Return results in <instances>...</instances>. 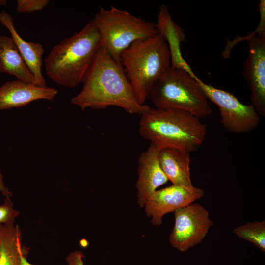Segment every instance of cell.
<instances>
[{
	"label": "cell",
	"instance_id": "cell-1",
	"mask_svg": "<svg viewBox=\"0 0 265 265\" xmlns=\"http://www.w3.org/2000/svg\"><path fill=\"white\" fill-rule=\"evenodd\" d=\"M82 83L81 90L70 100L82 110L114 106L140 116L150 108L139 103L121 63L102 46Z\"/></svg>",
	"mask_w": 265,
	"mask_h": 265
},
{
	"label": "cell",
	"instance_id": "cell-2",
	"mask_svg": "<svg viewBox=\"0 0 265 265\" xmlns=\"http://www.w3.org/2000/svg\"><path fill=\"white\" fill-rule=\"evenodd\" d=\"M101 47L98 30L91 20L53 48L44 61L46 73L58 85L75 88L83 82Z\"/></svg>",
	"mask_w": 265,
	"mask_h": 265
},
{
	"label": "cell",
	"instance_id": "cell-3",
	"mask_svg": "<svg viewBox=\"0 0 265 265\" xmlns=\"http://www.w3.org/2000/svg\"><path fill=\"white\" fill-rule=\"evenodd\" d=\"M200 119L184 110L150 108L140 115L139 133L159 150L174 148L189 153L197 151L207 135Z\"/></svg>",
	"mask_w": 265,
	"mask_h": 265
},
{
	"label": "cell",
	"instance_id": "cell-4",
	"mask_svg": "<svg viewBox=\"0 0 265 265\" xmlns=\"http://www.w3.org/2000/svg\"><path fill=\"white\" fill-rule=\"evenodd\" d=\"M120 61L141 105H145L155 83L171 66L168 45L159 34L133 42L122 53Z\"/></svg>",
	"mask_w": 265,
	"mask_h": 265
},
{
	"label": "cell",
	"instance_id": "cell-5",
	"mask_svg": "<svg viewBox=\"0 0 265 265\" xmlns=\"http://www.w3.org/2000/svg\"><path fill=\"white\" fill-rule=\"evenodd\" d=\"M199 80L184 69L170 66L155 83L148 97L156 108L182 110L201 119L209 116L212 108Z\"/></svg>",
	"mask_w": 265,
	"mask_h": 265
},
{
	"label": "cell",
	"instance_id": "cell-6",
	"mask_svg": "<svg viewBox=\"0 0 265 265\" xmlns=\"http://www.w3.org/2000/svg\"><path fill=\"white\" fill-rule=\"evenodd\" d=\"M92 20L102 47L119 62L122 53L133 42L158 34L155 23L113 6L109 9L102 7Z\"/></svg>",
	"mask_w": 265,
	"mask_h": 265
},
{
	"label": "cell",
	"instance_id": "cell-7",
	"mask_svg": "<svg viewBox=\"0 0 265 265\" xmlns=\"http://www.w3.org/2000/svg\"><path fill=\"white\" fill-rule=\"evenodd\" d=\"M199 83L208 99L218 107L220 123L227 131L246 133L255 130L260 122V116L251 104L242 103L232 93L216 88L199 80Z\"/></svg>",
	"mask_w": 265,
	"mask_h": 265
},
{
	"label": "cell",
	"instance_id": "cell-8",
	"mask_svg": "<svg viewBox=\"0 0 265 265\" xmlns=\"http://www.w3.org/2000/svg\"><path fill=\"white\" fill-rule=\"evenodd\" d=\"M175 223L169 236L173 247L185 252L200 243L213 225L207 210L192 203L174 211Z\"/></svg>",
	"mask_w": 265,
	"mask_h": 265
},
{
	"label": "cell",
	"instance_id": "cell-9",
	"mask_svg": "<svg viewBox=\"0 0 265 265\" xmlns=\"http://www.w3.org/2000/svg\"><path fill=\"white\" fill-rule=\"evenodd\" d=\"M265 25L259 22L257 29L245 39L249 54L243 63L242 74L248 82L251 104L260 116L265 115Z\"/></svg>",
	"mask_w": 265,
	"mask_h": 265
},
{
	"label": "cell",
	"instance_id": "cell-10",
	"mask_svg": "<svg viewBox=\"0 0 265 265\" xmlns=\"http://www.w3.org/2000/svg\"><path fill=\"white\" fill-rule=\"evenodd\" d=\"M204 194L200 187L187 188L172 185L155 191L146 200L144 206L147 215L152 218V223L159 226L165 214L193 203Z\"/></svg>",
	"mask_w": 265,
	"mask_h": 265
},
{
	"label": "cell",
	"instance_id": "cell-11",
	"mask_svg": "<svg viewBox=\"0 0 265 265\" xmlns=\"http://www.w3.org/2000/svg\"><path fill=\"white\" fill-rule=\"evenodd\" d=\"M159 149L150 143L147 150L138 157V177L136 182L137 202L143 207L146 200L157 189L168 181L159 160Z\"/></svg>",
	"mask_w": 265,
	"mask_h": 265
},
{
	"label": "cell",
	"instance_id": "cell-12",
	"mask_svg": "<svg viewBox=\"0 0 265 265\" xmlns=\"http://www.w3.org/2000/svg\"><path fill=\"white\" fill-rule=\"evenodd\" d=\"M57 90L17 80L9 81L0 87V110L26 106L38 100L53 101Z\"/></svg>",
	"mask_w": 265,
	"mask_h": 265
},
{
	"label": "cell",
	"instance_id": "cell-13",
	"mask_svg": "<svg viewBox=\"0 0 265 265\" xmlns=\"http://www.w3.org/2000/svg\"><path fill=\"white\" fill-rule=\"evenodd\" d=\"M0 22L9 30L21 57L34 77L36 85L46 86V81L42 73V55L44 49L41 43L24 40L15 28L13 20L7 12H0Z\"/></svg>",
	"mask_w": 265,
	"mask_h": 265
},
{
	"label": "cell",
	"instance_id": "cell-14",
	"mask_svg": "<svg viewBox=\"0 0 265 265\" xmlns=\"http://www.w3.org/2000/svg\"><path fill=\"white\" fill-rule=\"evenodd\" d=\"M155 27L158 34L165 39L168 45L170 54V66L182 68L195 76L181 53V44L186 38L184 30L173 21L167 7L164 4L160 7Z\"/></svg>",
	"mask_w": 265,
	"mask_h": 265
},
{
	"label": "cell",
	"instance_id": "cell-15",
	"mask_svg": "<svg viewBox=\"0 0 265 265\" xmlns=\"http://www.w3.org/2000/svg\"><path fill=\"white\" fill-rule=\"evenodd\" d=\"M160 166L173 185L192 188L190 178V153L174 148H164L159 152Z\"/></svg>",
	"mask_w": 265,
	"mask_h": 265
},
{
	"label": "cell",
	"instance_id": "cell-16",
	"mask_svg": "<svg viewBox=\"0 0 265 265\" xmlns=\"http://www.w3.org/2000/svg\"><path fill=\"white\" fill-rule=\"evenodd\" d=\"M0 65L3 73L15 76L18 80L36 85L34 76L11 37L0 35Z\"/></svg>",
	"mask_w": 265,
	"mask_h": 265
},
{
	"label": "cell",
	"instance_id": "cell-17",
	"mask_svg": "<svg viewBox=\"0 0 265 265\" xmlns=\"http://www.w3.org/2000/svg\"><path fill=\"white\" fill-rule=\"evenodd\" d=\"M22 233L17 225L0 224V265H21L28 250L21 244Z\"/></svg>",
	"mask_w": 265,
	"mask_h": 265
},
{
	"label": "cell",
	"instance_id": "cell-18",
	"mask_svg": "<svg viewBox=\"0 0 265 265\" xmlns=\"http://www.w3.org/2000/svg\"><path fill=\"white\" fill-rule=\"evenodd\" d=\"M237 236L252 243L261 251L265 252V220L254 221L238 226L233 231Z\"/></svg>",
	"mask_w": 265,
	"mask_h": 265
},
{
	"label": "cell",
	"instance_id": "cell-19",
	"mask_svg": "<svg viewBox=\"0 0 265 265\" xmlns=\"http://www.w3.org/2000/svg\"><path fill=\"white\" fill-rule=\"evenodd\" d=\"M49 0H18L16 10L19 13H31L43 10L50 3Z\"/></svg>",
	"mask_w": 265,
	"mask_h": 265
},
{
	"label": "cell",
	"instance_id": "cell-20",
	"mask_svg": "<svg viewBox=\"0 0 265 265\" xmlns=\"http://www.w3.org/2000/svg\"><path fill=\"white\" fill-rule=\"evenodd\" d=\"M19 214L18 211L14 209L10 198L5 197L3 204L0 205V224H12Z\"/></svg>",
	"mask_w": 265,
	"mask_h": 265
},
{
	"label": "cell",
	"instance_id": "cell-21",
	"mask_svg": "<svg viewBox=\"0 0 265 265\" xmlns=\"http://www.w3.org/2000/svg\"><path fill=\"white\" fill-rule=\"evenodd\" d=\"M83 253L80 251L71 253L67 257L66 261L68 265H84Z\"/></svg>",
	"mask_w": 265,
	"mask_h": 265
},
{
	"label": "cell",
	"instance_id": "cell-22",
	"mask_svg": "<svg viewBox=\"0 0 265 265\" xmlns=\"http://www.w3.org/2000/svg\"><path fill=\"white\" fill-rule=\"evenodd\" d=\"M0 191L2 192L5 197L10 198L12 196V193L5 186L2 175L0 170Z\"/></svg>",
	"mask_w": 265,
	"mask_h": 265
},
{
	"label": "cell",
	"instance_id": "cell-23",
	"mask_svg": "<svg viewBox=\"0 0 265 265\" xmlns=\"http://www.w3.org/2000/svg\"><path fill=\"white\" fill-rule=\"evenodd\" d=\"M26 257V255L22 256L21 265H33L27 261Z\"/></svg>",
	"mask_w": 265,
	"mask_h": 265
},
{
	"label": "cell",
	"instance_id": "cell-24",
	"mask_svg": "<svg viewBox=\"0 0 265 265\" xmlns=\"http://www.w3.org/2000/svg\"><path fill=\"white\" fill-rule=\"evenodd\" d=\"M8 3V1L6 0H0V6H3Z\"/></svg>",
	"mask_w": 265,
	"mask_h": 265
},
{
	"label": "cell",
	"instance_id": "cell-25",
	"mask_svg": "<svg viewBox=\"0 0 265 265\" xmlns=\"http://www.w3.org/2000/svg\"><path fill=\"white\" fill-rule=\"evenodd\" d=\"M0 73H3V69L0 65Z\"/></svg>",
	"mask_w": 265,
	"mask_h": 265
}]
</instances>
